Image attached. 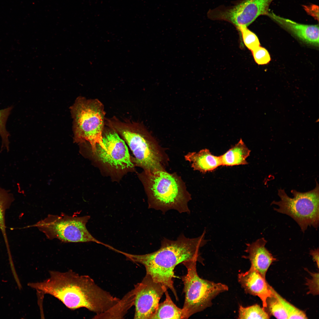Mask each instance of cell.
Instances as JSON below:
<instances>
[{
    "label": "cell",
    "instance_id": "30bf717a",
    "mask_svg": "<svg viewBox=\"0 0 319 319\" xmlns=\"http://www.w3.org/2000/svg\"><path fill=\"white\" fill-rule=\"evenodd\" d=\"M104 148L97 145L93 153L103 164L117 171H124L134 167L125 141L113 130L104 128L102 134Z\"/></svg>",
    "mask_w": 319,
    "mask_h": 319
},
{
    "label": "cell",
    "instance_id": "cb8c5ba5",
    "mask_svg": "<svg viewBox=\"0 0 319 319\" xmlns=\"http://www.w3.org/2000/svg\"><path fill=\"white\" fill-rule=\"evenodd\" d=\"M237 29L241 33L245 45L251 51L260 46L257 36L247 27H240Z\"/></svg>",
    "mask_w": 319,
    "mask_h": 319
},
{
    "label": "cell",
    "instance_id": "8992f818",
    "mask_svg": "<svg viewBox=\"0 0 319 319\" xmlns=\"http://www.w3.org/2000/svg\"><path fill=\"white\" fill-rule=\"evenodd\" d=\"M197 260L186 261L182 263L187 269L186 274L182 276L185 299L182 310L183 319L211 307L213 300L220 294L228 291L226 285L200 278L196 269Z\"/></svg>",
    "mask_w": 319,
    "mask_h": 319
},
{
    "label": "cell",
    "instance_id": "9c48e42d",
    "mask_svg": "<svg viewBox=\"0 0 319 319\" xmlns=\"http://www.w3.org/2000/svg\"><path fill=\"white\" fill-rule=\"evenodd\" d=\"M274 0H238L232 6L221 5L210 9L209 18L213 20L228 22L237 28L247 27L259 16L266 15L268 8Z\"/></svg>",
    "mask_w": 319,
    "mask_h": 319
},
{
    "label": "cell",
    "instance_id": "ffe728a7",
    "mask_svg": "<svg viewBox=\"0 0 319 319\" xmlns=\"http://www.w3.org/2000/svg\"><path fill=\"white\" fill-rule=\"evenodd\" d=\"M272 292L271 295L266 300V310L267 309L271 314L277 319H288L287 315L283 305Z\"/></svg>",
    "mask_w": 319,
    "mask_h": 319
},
{
    "label": "cell",
    "instance_id": "7a4b0ae2",
    "mask_svg": "<svg viewBox=\"0 0 319 319\" xmlns=\"http://www.w3.org/2000/svg\"><path fill=\"white\" fill-rule=\"evenodd\" d=\"M206 232L204 230L201 235L194 238L187 237L183 234L175 240L164 238L161 241L160 248L150 253L134 254L118 250L117 252L128 260L144 266L146 274L150 275L154 281L169 289L178 300L173 280L174 268L178 264L186 261H198L200 248L208 241L205 239Z\"/></svg>",
    "mask_w": 319,
    "mask_h": 319
},
{
    "label": "cell",
    "instance_id": "d6986e66",
    "mask_svg": "<svg viewBox=\"0 0 319 319\" xmlns=\"http://www.w3.org/2000/svg\"><path fill=\"white\" fill-rule=\"evenodd\" d=\"M270 318L269 315L266 310L257 304L247 307L241 305L239 306L238 319H268Z\"/></svg>",
    "mask_w": 319,
    "mask_h": 319
},
{
    "label": "cell",
    "instance_id": "4fadbf2b",
    "mask_svg": "<svg viewBox=\"0 0 319 319\" xmlns=\"http://www.w3.org/2000/svg\"><path fill=\"white\" fill-rule=\"evenodd\" d=\"M267 242L264 238L262 237L251 243H246L245 251L248 255L243 256L244 258L249 260L250 266L265 278L269 266L276 261V259L265 247Z\"/></svg>",
    "mask_w": 319,
    "mask_h": 319
},
{
    "label": "cell",
    "instance_id": "2e32d148",
    "mask_svg": "<svg viewBox=\"0 0 319 319\" xmlns=\"http://www.w3.org/2000/svg\"><path fill=\"white\" fill-rule=\"evenodd\" d=\"M250 152V151L240 139L235 145L220 156L222 165L230 166L247 165L248 162L246 159Z\"/></svg>",
    "mask_w": 319,
    "mask_h": 319
},
{
    "label": "cell",
    "instance_id": "5bb4252c",
    "mask_svg": "<svg viewBox=\"0 0 319 319\" xmlns=\"http://www.w3.org/2000/svg\"><path fill=\"white\" fill-rule=\"evenodd\" d=\"M266 15L274 21L293 33L301 40L316 46L319 45L318 25L301 24L280 17L273 12H268Z\"/></svg>",
    "mask_w": 319,
    "mask_h": 319
},
{
    "label": "cell",
    "instance_id": "44dd1931",
    "mask_svg": "<svg viewBox=\"0 0 319 319\" xmlns=\"http://www.w3.org/2000/svg\"><path fill=\"white\" fill-rule=\"evenodd\" d=\"M271 290L278 299L284 307L288 319H307L305 313L290 303L279 295L270 285Z\"/></svg>",
    "mask_w": 319,
    "mask_h": 319
},
{
    "label": "cell",
    "instance_id": "83f0119b",
    "mask_svg": "<svg viewBox=\"0 0 319 319\" xmlns=\"http://www.w3.org/2000/svg\"><path fill=\"white\" fill-rule=\"evenodd\" d=\"M319 250L318 248L311 250L310 252V254L312 256L313 260L316 262L318 267L319 268Z\"/></svg>",
    "mask_w": 319,
    "mask_h": 319
},
{
    "label": "cell",
    "instance_id": "d4e9b609",
    "mask_svg": "<svg viewBox=\"0 0 319 319\" xmlns=\"http://www.w3.org/2000/svg\"><path fill=\"white\" fill-rule=\"evenodd\" d=\"M255 62L259 65H264L268 63L271 60L270 54L264 48L260 46L252 51Z\"/></svg>",
    "mask_w": 319,
    "mask_h": 319
},
{
    "label": "cell",
    "instance_id": "6da1fadb",
    "mask_svg": "<svg viewBox=\"0 0 319 319\" xmlns=\"http://www.w3.org/2000/svg\"><path fill=\"white\" fill-rule=\"evenodd\" d=\"M49 274L47 279L29 283L28 286L53 296L70 309L84 307L96 316L109 310L120 300L100 287L88 275H80L71 270L64 272L50 271Z\"/></svg>",
    "mask_w": 319,
    "mask_h": 319
},
{
    "label": "cell",
    "instance_id": "8fae6325",
    "mask_svg": "<svg viewBox=\"0 0 319 319\" xmlns=\"http://www.w3.org/2000/svg\"><path fill=\"white\" fill-rule=\"evenodd\" d=\"M133 289L135 294L134 318L151 319L160 299L167 289L146 274L142 281L135 285Z\"/></svg>",
    "mask_w": 319,
    "mask_h": 319
},
{
    "label": "cell",
    "instance_id": "4316f807",
    "mask_svg": "<svg viewBox=\"0 0 319 319\" xmlns=\"http://www.w3.org/2000/svg\"><path fill=\"white\" fill-rule=\"evenodd\" d=\"M304 8L306 12L310 14L318 19V7L315 5L311 6H304Z\"/></svg>",
    "mask_w": 319,
    "mask_h": 319
},
{
    "label": "cell",
    "instance_id": "7402d4cb",
    "mask_svg": "<svg viewBox=\"0 0 319 319\" xmlns=\"http://www.w3.org/2000/svg\"><path fill=\"white\" fill-rule=\"evenodd\" d=\"M13 107L11 106L0 110V136L2 139L1 149H6L8 151L9 142V133L6 128V123Z\"/></svg>",
    "mask_w": 319,
    "mask_h": 319
},
{
    "label": "cell",
    "instance_id": "52a82bcc",
    "mask_svg": "<svg viewBox=\"0 0 319 319\" xmlns=\"http://www.w3.org/2000/svg\"><path fill=\"white\" fill-rule=\"evenodd\" d=\"M316 185L313 190L305 192H300L292 190L291 193L294 197H289L284 189L278 190L280 200L273 201L271 205H277L274 210L291 217L297 223L304 233L308 226L316 229L319 221V187L316 180Z\"/></svg>",
    "mask_w": 319,
    "mask_h": 319
},
{
    "label": "cell",
    "instance_id": "9a60e30c",
    "mask_svg": "<svg viewBox=\"0 0 319 319\" xmlns=\"http://www.w3.org/2000/svg\"><path fill=\"white\" fill-rule=\"evenodd\" d=\"M184 157L185 160L191 163L194 170L202 173L212 171L222 165L220 156L213 155L206 149L197 152H189Z\"/></svg>",
    "mask_w": 319,
    "mask_h": 319
},
{
    "label": "cell",
    "instance_id": "ba28073f",
    "mask_svg": "<svg viewBox=\"0 0 319 319\" xmlns=\"http://www.w3.org/2000/svg\"><path fill=\"white\" fill-rule=\"evenodd\" d=\"M90 218L89 215L49 214L29 227L38 228L50 240L57 239L64 242H92L108 247V245L96 239L87 229L86 224Z\"/></svg>",
    "mask_w": 319,
    "mask_h": 319
},
{
    "label": "cell",
    "instance_id": "603a6c76",
    "mask_svg": "<svg viewBox=\"0 0 319 319\" xmlns=\"http://www.w3.org/2000/svg\"><path fill=\"white\" fill-rule=\"evenodd\" d=\"M12 199V194L0 186V228L4 234L5 233V211Z\"/></svg>",
    "mask_w": 319,
    "mask_h": 319
},
{
    "label": "cell",
    "instance_id": "5b68a950",
    "mask_svg": "<svg viewBox=\"0 0 319 319\" xmlns=\"http://www.w3.org/2000/svg\"><path fill=\"white\" fill-rule=\"evenodd\" d=\"M70 109L75 141L89 142L93 153L97 145L104 148L102 139L106 113L102 103L97 99H88L80 96Z\"/></svg>",
    "mask_w": 319,
    "mask_h": 319
},
{
    "label": "cell",
    "instance_id": "3957f363",
    "mask_svg": "<svg viewBox=\"0 0 319 319\" xmlns=\"http://www.w3.org/2000/svg\"><path fill=\"white\" fill-rule=\"evenodd\" d=\"M105 125L127 144L134 156L132 161L137 166L145 171L166 170L167 155L142 123L122 121L113 116L106 119Z\"/></svg>",
    "mask_w": 319,
    "mask_h": 319
},
{
    "label": "cell",
    "instance_id": "7c38bea8",
    "mask_svg": "<svg viewBox=\"0 0 319 319\" xmlns=\"http://www.w3.org/2000/svg\"><path fill=\"white\" fill-rule=\"evenodd\" d=\"M237 280L246 293L257 296L260 298L262 302L263 307L265 310L266 300L272 294L270 285L266 278L250 266L248 271L238 274Z\"/></svg>",
    "mask_w": 319,
    "mask_h": 319
},
{
    "label": "cell",
    "instance_id": "ac0fdd59",
    "mask_svg": "<svg viewBox=\"0 0 319 319\" xmlns=\"http://www.w3.org/2000/svg\"><path fill=\"white\" fill-rule=\"evenodd\" d=\"M164 293L165 299L159 303L151 319H183L182 310L178 307L170 296L167 289Z\"/></svg>",
    "mask_w": 319,
    "mask_h": 319
},
{
    "label": "cell",
    "instance_id": "277c9868",
    "mask_svg": "<svg viewBox=\"0 0 319 319\" xmlns=\"http://www.w3.org/2000/svg\"><path fill=\"white\" fill-rule=\"evenodd\" d=\"M139 176L147 196L149 209L160 210L163 214L171 210L190 213L188 204L191 195L176 173L166 170L144 171Z\"/></svg>",
    "mask_w": 319,
    "mask_h": 319
},
{
    "label": "cell",
    "instance_id": "484cf974",
    "mask_svg": "<svg viewBox=\"0 0 319 319\" xmlns=\"http://www.w3.org/2000/svg\"><path fill=\"white\" fill-rule=\"evenodd\" d=\"M308 272L311 276V279H306V284L309 289L307 294L315 295L319 294V273Z\"/></svg>",
    "mask_w": 319,
    "mask_h": 319
},
{
    "label": "cell",
    "instance_id": "e0dca14e",
    "mask_svg": "<svg viewBox=\"0 0 319 319\" xmlns=\"http://www.w3.org/2000/svg\"><path fill=\"white\" fill-rule=\"evenodd\" d=\"M134 289L127 293L113 307L104 313L94 316L95 319H123L128 310L134 305Z\"/></svg>",
    "mask_w": 319,
    "mask_h": 319
}]
</instances>
